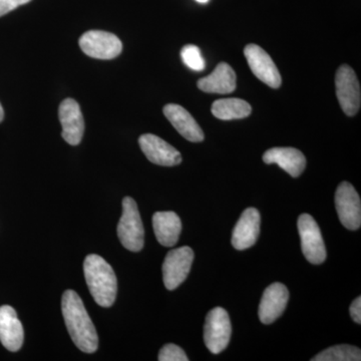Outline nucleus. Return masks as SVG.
<instances>
[{
    "label": "nucleus",
    "mask_w": 361,
    "mask_h": 361,
    "mask_svg": "<svg viewBox=\"0 0 361 361\" xmlns=\"http://www.w3.org/2000/svg\"><path fill=\"white\" fill-rule=\"evenodd\" d=\"M158 360L160 361H188L189 358L187 357L186 353L180 346L170 343L166 344L161 349Z\"/></svg>",
    "instance_id": "obj_23"
},
{
    "label": "nucleus",
    "mask_w": 361,
    "mask_h": 361,
    "mask_svg": "<svg viewBox=\"0 0 361 361\" xmlns=\"http://www.w3.org/2000/svg\"><path fill=\"white\" fill-rule=\"evenodd\" d=\"M118 237L126 249L141 251L145 243L144 226L134 199L126 197L123 200V214L118 224Z\"/></svg>",
    "instance_id": "obj_3"
},
{
    "label": "nucleus",
    "mask_w": 361,
    "mask_h": 361,
    "mask_svg": "<svg viewBox=\"0 0 361 361\" xmlns=\"http://www.w3.org/2000/svg\"><path fill=\"white\" fill-rule=\"evenodd\" d=\"M244 54L252 73L264 84L272 89L281 85L282 78L274 61L269 54L257 44H248L244 49Z\"/></svg>",
    "instance_id": "obj_10"
},
{
    "label": "nucleus",
    "mask_w": 361,
    "mask_h": 361,
    "mask_svg": "<svg viewBox=\"0 0 361 361\" xmlns=\"http://www.w3.org/2000/svg\"><path fill=\"white\" fill-rule=\"evenodd\" d=\"M180 56L188 68L196 71L205 68V61L202 56L200 49L196 45L188 44L180 51Z\"/></svg>",
    "instance_id": "obj_22"
},
{
    "label": "nucleus",
    "mask_w": 361,
    "mask_h": 361,
    "mask_svg": "<svg viewBox=\"0 0 361 361\" xmlns=\"http://www.w3.org/2000/svg\"><path fill=\"white\" fill-rule=\"evenodd\" d=\"M61 310L66 329L73 343L85 353H92L99 346L96 327L77 292L66 290L61 298Z\"/></svg>",
    "instance_id": "obj_1"
},
{
    "label": "nucleus",
    "mask_w": 361,
    "mask_h": 361,
    "mask_svg": "<svg viewBox=\"0 0 361 361\" xmlns=\"http://www.w3.org/2000/svg\"><path fill=\"white\" fill-rule=\"evenodd\" d=\"M297 226L304 256L312 264H322L326 259V249L319 226L310 214L299 216Z\"/></svg>",
    "instance_id": "obj_5"
},
{
    "label": "nucleus",
    "mask_w": 361,
    "mask_h": 361,
    "mask_svg": "<svg viewBox=\"0 0 361 361\" xmlns=\"http://www.w3.org/2000/svg\"><path fill=\"white\" fill-rule=\"evenodd\" d=\"M4 118V108H2L1 104H0V123L2 122Z\"/></svg>",
    "instance_id": "obj_26"
},
{
    "label": "nucleus",
    "mask_w": 361,
    "mask_h": 361,
    "mask_svg": "<svg viewBox=\"0 0 361 361\" xmlns=\"http://www.w3.org/2000/svg\"><path fill=\"white\" fill-rule=\"evenodd\" d=\"M163 111L169 122L172 123L178 133L188 141L193 142L203 141V130L186 109L179 104H170L165 106Z\"/></svg>",
    "instance_id": "obj_16"
},
{
    "label": "nucleus",
    "mask_w": 361,
    "mask_h": 361,
    "mask_svg": "<svg viewBox=\"0 0 361 361\" xmlns=\"http://www.w3.org/2000/svg\"><path fill=\"white\" fill-rule=\"evenodd\" d=\"M153 228L161 245L173 247L179 241L182 222L179 216L172 211L157 212L153 216Z\"/></svg>",
    "instance_id": "obj_19"
},
{
    "label": "nucleus",
    "mask_w": 361,
    "mask_h": 361,
    "mask_svg": "<svg viewBox=\"0 0 361 361\" xmlns=\"http://www.w3.org/2000/svg\"><path fill=\"white\" fill-rule=\"evenodd\" d=\"M312 361H360L361 351L353 345H336L325 349L313 357Z\"/></svg>",
    "instance_id": "obj_21"
},
{
    "label": "nucleus",
    "mask_w": 361,
    "mask_h": 361,
    "mask_svg": "<svg viewBox=\"0 0 361 361\" xmlns=\"http://www.w3.org/2000/svg\"><path fill=\"white\" fill-rule=\"evenodd\" d=\"M231 322L224 308H213L207 314L204 325V342L207 348L214 355H219L227 348L231 338Z\"/></svg>",
    "instance_id": "obj_4"
},
{
    "label": "nucleus",
    "mask_w": 361,
    "mask_h": 361,
    "mask_svg": "<svg viewBox=\"0 0 361 361\" xmlns=\"http://www.w3.org/2000/svg\"><path fill=\"white\" fill-rule=\"evenodd\" d=\"M59 118L63 127V140L71 146H78L85 132L84 116L80 104L73 99H66L59 106Z\"/></svg>",
    "instance_id": "obj_11"
},
{
    "label": "nucleus",
    "mask_w": 361,
    "mask_h": 361,
    "mask_svg": "<svg viewBox=\"0 0 361 361\" xmlns=\"http://www.w3.org/2000/svg\"><path fill=\"white\" fill-rule=\"evenodd\" d=\"M194 261V251L184 246L171 250L163 263V280L168 290H174L187 279Z\"/></svg>",
    "instance_id": "obj_6"
},
{
    "label": "nucleus",
    "mask_w": 361,
    "mask_h": 361,
    "mask_svg": "<svg viewBox=\"0 0 361 361\" xmlns=\"http://www.w3.org/2000/svg\"><path fill=\"white\" fill-rule=\"evenodd\" d=\"M197 85L208 94H230L236 89V73L228 63H221L211 75L199 80Z\"/></svg>",
    "instance_id": "obj_17"
},
{
    "label": "nucleus",
    "mask_w": 361,
    "mask_h": 361,
    "mask_svg": "<svg viewBox=\"0 0 361 361\" xmlns=\"http://www.w3.org/2000/svg\"><path fill=\"white\" fill-rule=\"evenodd\" d=\"M350 315L353 317V322L360 324L361 323V297L358 296L357 298L353 301L350 305Z\"/></svg>",
    "instance_id": "obj_25"
},
{
    "label": "nucleus",
    "mask_w": 361,
    "mask_h": 361,
    "mask_svg": "<svg viewBox=\"0 0 361 361\" xmlns=\"http://www.w3.org/2000/svg\"><path fill=\"white\" fill-rule=\"evenodd\" d=\"M139 144L147 159L156 165L173 167L182 161L180 152L158 135H142L140 137Z\"/></svg>",
    "instance_id": "obj_12"
},
{
    "label": "nucleus",
    "mask_w": 361,
    "mask_h": 361,
    "mask_svg": "<svg viewBox=\"0 0 361 361\" xmlns=\"http://www.w3.org/2000/svg\"><path fill=\"white\" fill-rule=\"evenodd\" d=\"M336 207L341 224L348 230H358L361 226L360 197L355 187L348 182H342L337 188Z\"/></svg>",
    "instance_id": "obj_9"
},
{
    "label": "nucleus",
    "mask_w": 361,
    "mask_h": 361,
    "mask_svg": "<svg viewBox=\"0 0 361 361\" xmlns=\"http://www.w3.org/2000/svg\"><path fill=\"white\" fill-rule=\"evenodd\" d=\"M260 213L257 209H246L233 230V247L242 251L253 246L260 234Z\"/></svg>",
    "instance_id": "obj_14"
},
{
    "label": "nucleus",
    "mask_w": 361,
    "mask_h": 361,
    "mask_svg": "<svg viewBox=\"0 0 361 361\" xmlns=\"http://www.w3.org/2000/svg\"><path fill=\"white\" fill-rule=\"evenodd\" d=\"M289 300V291L282 283H273L265 289L259 305V319L271 324L283 314Z\"/></svg>",
    "instance_id": "obj_13"
},
{
    "label": "nucleus",
    "mask_w": 361,
    "mask_h": 361,
    "mask_svg": "<svg viewBox=\"0 0 361 361\" xmlns=\"http://www.w3.org/2000/svg\"><path fill=\"white\" fill-rule=\"evenodd\" d=\"M80 49L87 56L97 59H113L120 56L123 44L116 35L103 30H90L80 37Z\"/></svg>",
    "instance_id": "obj_7"
},
{
    "label": "nucleus",
    "mask_w": 361,
    "mask_h": 361,
    "mask_svg": "<svg viewBox=\"0 0 361 361\" xmlns=\"http://www.w3.org/2000/svg\"><path fill=\"white\" fill-rule=\"evenodd\" d=\"M84 272L94 301L102 307H111L118 292V281L111 266L101 256L90 254L85 259Z\"/></svg>",
    "instance_id": "obj_2"
},
{
    "label": "nucleus",
    "mask_w": 361,
    "mask_h": 361,
    "mask_svg": "<svg viewBox=\"0 0 361 361\" xmlns=\"http://www.w3.org/2000/svg\"><path fill=\"white\" fill-rule=\"evenodd\" d=\"M212 114L217 118L223 121L238 120L247 118L251 114V106L241 99H222L214 102Z\"/></svg>",
    "instance_id": "obj_20"
},
{
    "label": "nucleus",
    "mask_w": 361,
    "mask_h": 361,
    "mask_svg": "<svg viewBox=\"0 0 361 361\" xmlns=\"http://www.w3.org/2000/svg\"><path fill=\"white\" fill-rule=\"evenodd\" d=\"M337 99L342 110L348 116H355L360 109L361 92L360 82L355 71L349 66H341L336 73Z\"/></svg>",
    "instance_id": "obj_8"
},
{
    "label": "nucleus",
    "mask_w": 361,
    "mask_h": 361,
    "mask_svg": "<svg viewBox=\"0 0 361 361\" xmlns=\"http://www.w3.org/2000/svg\"><path fill=\"white\" fill-rule=\"evenodd\" d=\"M25 339L23 324L13 307L4 305L0 307V341L7 350H20Z\"/></svg>",
    "instance_id": "obj_15"
},
{
    "label": "nucleus",
    "mask_w": 361,
    "mask_h": 361,
    "mask_svg": "<svg viewBox=\"0 0 361 361\" xmlns=\"http://www.w3.org/2000/svg\"><path fill=\"white\" fill-rule=\"evenodd\" d=\"M264 163L276 164L291 177L297 178L302 174L306 167V159L299 149L294 148H272L263 155Z\"/></svg>",
    "instance_id": "obj_18"
},
{
    "label": "nucleus",
    "mask_w": 361,
    "mask_h": 361,
    "mask_svg": "<svg viewBox=\"0 0 361 361\" xmlns=\"http://www.w3.org/2000/svg\"><path fill=\"white\" fill-rule=\"evenodd\" d=\"M32 0H0V16H6L18 6L28 4Z\"/></svg>",
    "instance_id": "obj_24"
},
{
    "label": "nucleus",
    "mask_w": 361,
    "mask_h": 361,
    "mask_svg": "<svg viewBox=\"0 0 361 361\" xmlns=\"http://www.w3.org/2000/svg\"><path fill=\"white\" fill-rule=\"evenodd\" d=\"M197 2H200V4H207L209 0H196Z\"/></svg>",
    "instance_id": "obj_27"
}]
</instances>
